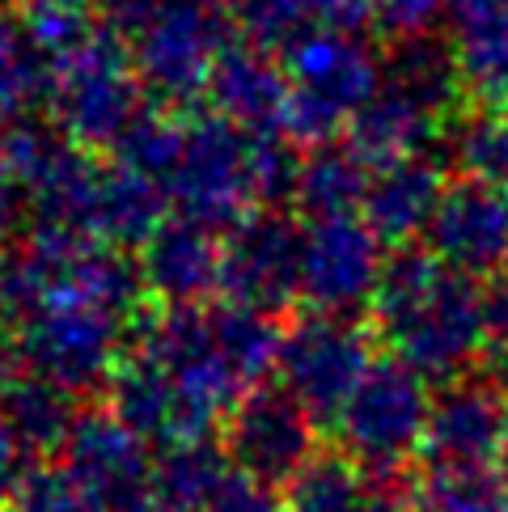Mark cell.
Returning <instances> with one entry per match:
<instances>
[{"instance_id":"6da1fadb","label":"cell","mask_w":508,"mask_h":512,"mask_svg":"<svg viewBox=\"0 0 508 512\" xmlns=\"http://www.w3.org/2000/svg\"><path fill=\"white\" fill-rule=\"evenodd\" d=\"M483 292L437 254H398L373 297V326L394 360L424 377H458L487 347Z\"/></svg>"},{"instance_id":"7a4b0ae2","label":"cell","mask_w":508,"mask_h":512,"mask_svg":"<svg viewBox=\"0 0 508 512\" xmlns=\"http://www.w3.org/2000/svg\"><path fill=\"white\" fill-rule=\"evenodd\" d=\"M432 415L428 377L403 360H373V369L339 411L335 432L360 470H403L424 449Z\"/></svg>"},{"instance_id":"3957f363","label":"cell","mask_w":508,"mask_h":512,"mask_svg":"<svg viewBox=\"0 0 508 512\" xmlns=\"http://www.w3.org/2000/svg\"><path fill=\"white\" fill-rule=\"evenodd\" d=\"M17 326H22L17 339H22L30 364L68 394L106 386L115 364L123 360L119 356L123 314L81 297V292H56Z\"/></svg>"},{"instance_id":"277c9868","label":"cell","mask_w":508,"mask_h":512,"mask_svg":"<svg viewBox=\"0 0 508 512\" xmlns=\"http://www.w3.org/2000/svg\"><path fill=\"white\" fill-rule=\"evenodd\" d=\"M280 381L314 424H335L339 411L373 369L369 335L352 318L339 314H305L280 339Z\"/></svg>"},{"instance_id":"5b68a950","label":"cell","mask_w":508,"mask_h":512,"mask_svg":"<svg viewBox=\"0 0 508 512\" xmlns=\"http://www.w3.org/2000/svg\"><path fill=\"white\" fill-rule=\"evenodd\" d=\"M225 453L238 474L254 483H288L314 462V419L293 394L284 390H250L225 419Z\"/></svg>"},{"instance_id":"8992f818","label":"cell","mask_w":508,"mask_h":512,"mask_svg":"<svg viewBox=\"0 0 508 512\" xmlns=\"http://www.w3.org/2000/svg\"><path fill=\"white\" fill-rule=\"evenodd\" d=\"M377 233L352 216H322L301 246V292L318 314L348 318L381 288Z\"/></svg>"},{"instance_id":"52a82bcc","label":"cell","mask_w":508,"mask_h":512,"mask_svg":"<svg viewBox=\"0 0 508 512\" xmlns=\"http://www.w3.org/2000/svg\"><path fill=\"white\" fill-rule=\"evenodd\" d=\"M64 470L77 479L106 512H119L153 496V457L149 441L115 419L111 411L77 415L64 441Z\"/></svg>"},{"instance_id":"ba28073f","label":"cell","mask_w":508,"mask_h":512,"mask_svg":"<svg viewBox=\"0 0 508 512\" xmlns=\"http://www.w3.org/2000/svg\"><path fill=\"white\" fill-rule=\"evenodd\" d=\"M508 402L492 381H449L432 398L424 462L432 470H492L504 453Z\"/></svg>"},{"instance_id":"9c48e42d","label":"cell","mask_w":508,"mask_h":512,"mask_svg":"<svg viewBox=\"0 0 508 512\" xmlns=\"http://www.w3.org/2000/svg\"><path fill=\"white\" fill-rule=\"evenodd\" d=\"M301 246L284 221L238 225L221 250V288L229 305H246L259 314H276L301 292Z\"/></svg>"},{"instance_id":"30bf717a","label":"cell","mask_w":508,"mask_h":512,"mask_svg":"<svg viewBox=\"0 0 508 512\" xmlns=\"http://www.w3.org/2000/svg\"><path fill=\"white\" fill-rule=\"evenodd\" d=\"M428 246V254L462 276L508 263V199L483 182L445 191L428 221Z\"/></svg>"},{"instance_id":"8fae6325","label":"cell","mask_w":508,"mask_h":512,"mask_svg":"<svg viewBox=\"0 0 508 512\" xmlns=\"http://www.w3.org/2000/svg\"><path fill=\"white\" fill-rule=\"evenodd\" d=\"M106 398H111V415L123 419L144 441L178 445V441H199L204 436L187 398L178 394L174 377L166 373V364L153 360L149 352H140V347L115 364L111 381H106Z\"/></svg>"},{"instance_id":"7c38bea8","label":"cell","mask_w":508,"mask_h":512,"mask_svg":"<svg viewBox=\"0 0 508 512\" xmlns=\"http://www.w3.org/2000/svg\"><path fill=\"white\" fill-rule=\"evenodd\" d=\"M144 284L166 305H199L221 284V250L208 242L204 225H161L144 250Z\"/></svg>"},{"instance_id":"4fadbf2b","label":"cell","mask_w":508,"mask_h":512,"mask_svg":"<svg viewBox=\"0 0 508 512\" xmlns=\"http://www.w3.org/2000/svg\"><path fill=\"white\" fill-rule=\"evenodd\" d=\"M233 462L212 436L166 445L153 462V496L166 512H208L233 483Z\"/></svg>"},{"instance_id":"5bb4252c","label":"cell","mask_w":508,"mask_h":512,"mask_svg":"<svg viewBox=\"0 0 508 512\" xmlns=\"http://www.w3.org/2000/svg\"><path fill=\"white\" fill-rule=\"evenodd\" d=\"M72 424H77V415H72V394L56 381H47L43 373H30L26 381H17V386L0 398V428H5L22 453H47V449H64Z\"/></svg>"},{"instance_id":"9a60e30c","label":"cell","mask_w":508,"mask_h":512,"mask_svg":"<svg viewBox=\"0 0 508 512\" xmlns=\"http://www.w3.org/2000/svg\"><path fill=\"white\" fill-rule=\"evenodd\" d=\"M437 204H441L437 178H432V170L415 166V161H394V166L365 191L369 229L377 237H386V242H398V237L428 225Z\"/></svg>"},{"instance_id":"2e32d148","label":"cell","mask_w":508,"mask_h":512,"mask_svg":"<svg viewBox=\"0 0 508 512\" xmlns=\"http://www.w3.org/2000/svg\"><path fill=\"white\" fill-rule=\"evenodd\" d=\"M284 512H381L369 474L348 453H318L284 487Z\"/></svg>"},{"instance_id":"e0dca14e","label":"cell","mask_w":508,"mask_h":512,"mask_svg":"<svg viewBox=\"0 0 508 512\" xmlns=\"http://www.w3.org/2000/svg\"><path fill=\"white\" fill-rule=\"evenodd\" d=\"M208 314L229 369L238 373L246 390H254V381H263L280 364L284 331H276L271 314H259V309H246V305H221V309H208Z\"/></svg>"},{"instance_id":"ac0fdd59","label":"cell","mask_w":508,"mask_h":512,"mask_svg":"<svg viewBox=\"0 0 508 512\" xmlns=\"http://www.w3.org/2000/svg\"><path fill=\"white\" fill-rule=\"evenodd\" d=\"M411 512H508V483L492 470H428Z\"/></svg>"},{"instance_id":"d6986e66","label":"cell","mask_w":508,"mask_h":512,"mask_svg":"<svg viewBox=\"0 0 508 512\" xmlns=\"http://www.w3.org/2000/svg\"><path fill=\"white\" fill-rule=\"evenodd\" d=\"M68 111L72 123L94 132V127H119L127 115V85L119 77V64L98 60V64H81L72 72L68 85Z\"/></svg>"},{"instance_id":"ffe728a7","label":"cell","mask_w":508,"mask_h":512,"mask_svg":"<svg viewBox=\"0 0 508 512\" xmlns=\"http://www.w3.org/2000/svg\"><path fill=\"white\" fill-rule=\"evenodd\" d=\"M9 512H106V508L64 466H43V470H26L17 496L9 500Z\"/></svg>"},{"instance_id":"44dd1931","label":"cell","mask_w":508,"mask_h":512,"mask_svg":"<svg viewBox=\"0 0 508 512\" xmlns=\"http://www.w3.org/2000/svg\"><path fill=\"white\" fill-rule=\"evenodd\" d=\"M301 195L322 221V216H348V204L356 195H365V187H360V170L352 161H318L305 170Z\"/></svg>"},{"instance_id":"7402d4cb","label":"cell","mask_w":508,"mask_h":512,"mask_svg":"<svg viewBox=\"0 0 508 512\" xmlns=\"http://www.w3.org/2000/svg\"><path fill=\"white\" fill-rule=\"evenodd\" d=\"M208 512H284V500H276L271 487L246 479V474H233V483L216 496Z\"/></svg>"},{"instance_id":"603a6c76","label":"cell","mask_w":508,"mask_h":512,"mask_svg":"<svg viewBox=\"0 0 508 512\" xmlns=\"http://www.w3.org/2000/svg\"><path fill=\"white\" fill-rule=\"evenodd\" d=\"M22 462H26L22 445H17L13 436L0 428V504H9V500L17 496V487H22V479H26Z\"/></svg>"},{"instance_id":"cb8c5ba5","label":"cell","mask_w":508,"mask_h":512,"mask_svg":"<svg viewBox=\"0 0 508 512\" xmlns=\"http://www.w3.org/2000/svg\"><path fill=\"white\" fill-rule=\"evenodd\" d=\"M9 216H13V195H9V187H5V178H0V233H5Z\"/></svg>"},{"instance_id":"d4e9b609","label":"cell","mask_w":508,"mask_h":512,"mask_svg":"<svg viewBox=\"0 0 508 512\" xmlns=\"http://www.w3.org/2000/svg\"><path fill=\"white\" fill-rule=\"evenodd\" d=\"M119 512H166L157 504V496H144V500H136V504H127V508H119Z\"/></svg>"}]
</instances>
